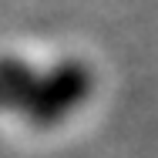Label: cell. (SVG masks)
I'll use <instances>...</instances> for the list:
<instances>
[{
  "instance_id": "1",
  "label": "cell",
  "mask_w": 158,
  "mask_h": 158,
  "mask_svg": "<svg viewBox=\"0 0 158 158\" xmlns=\"http://www.w3.org/2000/svg\"><path fill=\"white\" fill-rule=\"evenodd\" d=\"M91 88H94V71L77 57H64L34 74L31 94L17 114H24L34 128H54L88 101Z\"/></svg>"
},
{
  "instance_id": "2",
  "label": "cell",
  "mask_w": 158,
  "mask_h": 158,
  "mask_svg": "<svg viewBox=\"0 0 158 158\" xmlns=\"http://www.w3.org/2000/svg\"><path fill=\"white\" fill-rule=\"evenodd\" d=\"M34 74H37V67H31L20 57H10V54L0 57V111H20L24 108L34 84Z\"/></svg>"
}]
</instances>
